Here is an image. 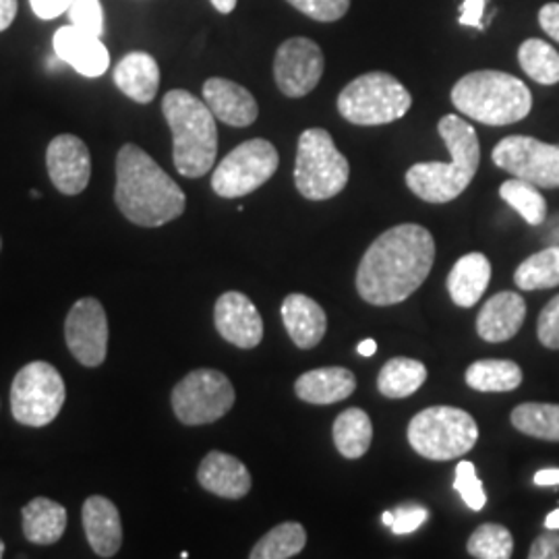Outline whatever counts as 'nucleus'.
I'll return each instance as SVG.
<instances>
[{
    "instance_id": "1",
    "label": "nucleus",
    "mask_w": 559,
    "mask_h": 559,
    "mask_svg": "<svg viewBox=\"0 0 559 559\" xmlns=\"http://www.w3.org/2000/svg\"><path fill=\"white\" fill-rule=\"evenodd\" d=\"M436 240L420 224H399L371 242L357 270L360 299L388 307L417 293L431 274Z\"/></svg>"
},
{
    "instance_id": "2",
    "label": "nucleus",
    "mask_w": 559,
    "mask_h": 559,
    "mask_svg": "<svg viewBox=\"0 0 559 559\" xmlns=\"http://www.w3.org/2000/svg\"><path fill=\"white\" fill-rule=\"evenodd\" d=\"M115 201L127 221L143 228L177 221L187 207L179 185L135 143H124L117 156Z\"/></svg>"
},
{
    "instance_id": "3",
    "label": "nucleus",
    "mask_w": 559,
    "mask_h": 559,
    "mask_svg": "<svg viewBox=\"0 0 559 559\" xmlns=\"http://www.w3.org/2000/svg\"><path fill=\"white\" fill-rule=\"evenodd\" d=\"M438 131L452 160L420 162L406 173L408 189L427 203H448L460 198L475 179L480 164L479 138L471 122L448 115L440 120Z\"/></svg>"
},
{
    "instance_id": "4",
    "label": "nucleus",
    "mask_w": 559,
    "mask_h": 559,
    "mask_svg": "<svg viewBox=\"0 0 559 559\" xmlns=\"http://www.w3.org/2000/svg\"><path fill=\"white\" fill-rule=\"evenodd\" d=\"M162 112L173 131L177 170L187 179L207 175L218 154V127L207 104L187 90H173L162 100Z\"/></svg>"
},
{
    "instance_id": "5",
    "label": "nucleus",
    "mask_w": 559,
    "mask_h": 559,
    "mask_svg": "<svg viewBox=\"0 0 559 559\" xmlns=\"http://www.w3.org/2000/svg\"><path fill=\"white\" fill-rule=\"evenodd\" d=\"M452 102L460 115L468 119L489 127H506L528 117L533 94L519 78L485 69L464 75L452 90Z\"/></svg>"
},
{
    "instance_id": "6",
    "label": "nucleus",
    "mask_w": 559,
    "mask_h": 559,
    "mask_svg": "<svg viewBox=\"0 0 559 559\" xmlns=\"http://www.w3.org/2000/svg\"><path fill=\"white\" fill-rule=\"evenodd\" d=\"M477 440V420L456 406H429L408 425L411 448L423 459L436 462L464 456Z\"/></svg>"
},
{
    "instance_id": "7",
    "label": "nucleus",
    "mask_w": 559,
    "mask_h": 559,
    "mask_svg": "<svg viewBox=\"0 0 559 559\" xmlns=\"http://www.w3.org/2000/svg\"><path fill=\"white\" fill-rule=\"evenodd\" d=\"M413 106L411 92L394 75L365 73L350 81L338 96V112L353 124L378 127L402 119Z\"/></svg>"
},
{
    "instance_id": "8",
    "label": "nucleus",
    "mask_w": 559,
    "mask_h": 559,
    "mask_svg": "<svg viewBox=\"0 0 559 559\" xmlns=\"http://www.w3.org/2000/svg\"><path fill=\"white\" fill-rule=\"evenodd\" d=\"M350 179V164L342 156L325 129L300 133L295 185L305 200L325 201L344 191Z\"/></svg>"
},
{
    "instance_id": "9",
    "label": "nucleus",
    "mask_w": 559,
    "mask_h": 559,
    "mask_svg": "<svg viewBox=\"0 0 559 559\" xmlns=\"http://www.w3.org/2000/svg\"><path fill=\"white\" fill-rule=\"evenodd\" d=\"M67 400L59 369L46 360L25 365L11 385V413L21 425L46 427L59 417Z\"/></svg>"
},
{
    "instance_id": "10",
    "label": "nucleus",
    "mask_w": 559,
    "mask_h": 559,
    "mask_svg": "<svg viewBox=\"0 0 559 559\" xmlns=\"http://www.w3.org/2000/svg\"><path fill=\"white\" fill-rule=\"evenodd\" d=\"M278 150L267 140H249L235 147L216 166L212 189L224 200H239L258 191L276 175Z\"/></svg>"
},
{
    "instance_id": "11",
    "label": "nucleus",
    "mask_w": 559,
    "mask_h": 559,
    "mask_svg": "<svg viewBox=\"0 0 559 559\" xmlns=\"http://www.w3.org/2000/svg\"><path fill=\"white\" fill-rule=\"evenodd\" d=\"M173 411L182 425H207L235 406V385L216 369H195L175 385Z\"/></svg>"
},
{
    "instance_id": "12",
    "label": "nucleus",
    "mask_w": 559,
    "mask_h": 559,
    "mask_svg": "<svg viewBox=\"0 0 559 559\" xmlns=\"http://www.w3.org/2000/svg\"><path fill=\"white\" fill-rule=\"evenodd\" d=\"M491 158L501 170L543 189L559 187V145L543 143L528 135L501 140Z\"/></svg>"
},
{
    "instance_id": "13",
    "label": "nucleus",
    "mask_w": 559,
    "mask_h": 559,
    "mask_svg": "<svg viewBox=\"0 0 559 559\" xmlns=\"http://www.w3.org/2000/svg\"><path fill=\"white\" fill-rule=\"evenodd\" d=\"M325 59L320 46L309 38H288L280 44L274 59V80L286 98L311 94L323 75Z\"/></svg>"
},
{
    "instance_id": "14",
    "label": "nucleus",
    "mask_w": 559,
    "mask_h": 559,
    "mask_svg": "<svg viewBox=\"0 0 559 559\" xmlns=\"http://www.w3.org/2000/svg\"><path fill=\"white\" fill-rule=\"evenodd\" d=\"M64 340L83 367H100L108 353V318L98 299H80L64 321Z\"/></svg>"
},
{
    "instance_id": "15",
    "label": "nucleus",
    "mask_w": 559,
    "mask_h": 559,
    "mask_svg": "<svg viewBox=\"0 0 559 559\" xmlns=\"http://www.w3.org/2000/svg\"><path fill=\"white\" fill-rule=\"evenodd\" d=\"M46 166L52 185L62 195H80L92 177V156L87 145L69 133L50 141L46 150Z\"/></svg>"
},
{
    "instance_id": "16",
    "label": "nucleus",
    "mask_w": 559,
    "mask_h": 559,
    "mask_svg": "<svg viewBox=\"0 0 559 559\" xmlns=\"http://www.w3.org/2000/svg\"><path fill=\"white\" fill-rule=\"evenodd\" d=\"M214 323L222 338L242 350L260 346L263 340V320L255 302L237 290L224 293L216 300Z\"/></svg>"
},
{
    "instance_id": "17",
    "label": "nucleus",
    "mask_w": 559,
    "mask_h": 559,
    "mask_svg": "<svg viewBox=\"0 0 559 559\" xmlns=\"http://www.w3.org/2000/svg\"><path fill=\"white\" fill-rule=\"evenodd\" d=\"M55 55L83 78H100L110 67V55L100 36L87 34L73 25L60 27L55 34Z\"/></svg>"
},
{
    "instance_id": "18",
    "label": "nucleus",
    "mask_w": 559,
    "mask_h": 559,
    "mask_svg": "<svg viewBox=\"0 0 559 559\" xmlns=\"http://www.w3.org/2000/svg\"><path fill=\"white\" fill-rule=\"evenodd\" d=\"M203 102L216 119L230 127H249L260 117V106L239 83L212 78L203 83Z\"/></svg>"
},
{
    "instance_id": "19",
    "label": "nucleus",
    "mask_w": 559,
    "mask_h": 559,
    "mask_svg": "<svg viewBox=\"0 0 559 559\" xmlns=\"http://www.w3.org/2000/svg\"><path fill=\"white\" fill-rule=\"evenodd\" d=\"M81 519L92 551L98 558H115L122 545L119 508L104 496H92L83 503Z\"/></svg>"
},
{
    "instance_id": "20",
    "label": "nucleus",
    "mask_w": 559,
    "mask_h": 559,
    "mask_svg": "<svg viewBox=\"0 0 559 559\" xmlns=\"http://www.w3.org/2000/svg\"><path fill=\"white\" fill-rule=\"evenodd\" d=\"M198 480L205 491L224 500H240L251 491V473L247 466L218 450L201 460Z\"/></svg>"
},
{
    "instance_id": "21",
    "label": "nucleus",
    "mask_w": 559,
    "mask_h": 559,
    "mask_svg": "<svg viewBox=\"0 0 559 559\" xmlns=\"http://www.w3.org/2000/svg\"><path fill=\"white\" fill-rule=\"evenodd\" d=\"M526 318V302L519 293L503 290L487 300L480 309L477 332L480 338L491 344H500L514 338Z\"/></svg>"
},
{
    "instance_id": "22",
    "label": "nucleus",
    "mask_w": 559,
    "mask_h": 559,
    "mask_svg": "<svg viewBox=\"0 0 559 559\" xmlns=\"http://www.w3.org/2000/svg\"><path fill=\"white\" fill-rule=\"evenodd\" d=\"M282 321L288 336L300 350L316 348L328 330V316L320 302L299 293L288 295L282 302Z\"/></svg>"
},
{
    "instance_id": "23",
    "label": "nucleus",
    "mask_w": 559,
    "mask_h": 559,
    "mask_svg": "<svg viewBox=\"0 0 559 559\" xmlns=\"http://www.w3.org/2000/svg\"><path fill=\"white\" fill-rule=\"evenodd\" d=\"M357 390V378L346 367H320L302 373L295 392L309 404H336L350 399Z\"/></svg>"
},
{
    "instance_id": "24",
    "label": "nucleus",
    "mask_w": 559,
    "mask_h": 559,
    "mask_svg": "<svg viewBox=\"0 0 559 559\" xmlns=\"http://www.w3.org/2000/svg\"><path fill=\"white\" fill-rule=\"evenodd\" d=\"M115 83L138 104H150L160 87V67L147 52H131L115 67Z\"/></svg>"
},
{
    "instance_id": "25",
    "label": "nucleus",
    "mask_w": 559,
    "mask_h": 559,
    "mask_svg": "<svg viewBox=\"0 0 559 559\" xmlns=\"http://www.w3.org/2000/svg\"><path fill=\"white\" fill-rule=\"evenodd\" d=\"M491 280V263L483 253H466L448 276L450 297L459 307H475Z\"/></svg>"
},
{
    "instance_id": "26",
    "label": "nucleus",
    "mask_w": 559,
    "mask_h": 559,
    "mask_svg": "<svg viewBox=\"0 0 559 559\" xmlns=\"http://www.w3.org/2000/svg\"><path fill=\"white\" fill-rule=\"evenodd\" d=\"M21 519L23 535L34 545H55L67 528V510L48 498H36L23 506Z\"/></svg>"
},
{
    "instance_id": "27",
    "label": "nucleus",
    "mask_w": 559,
    "mask_h": 559,
    "mask_svg": "<svg viewBox=\"0 0 559 559\" xmlns=\"http://www.w3.org/2000/svg\"><path fill=\"white\" fill-rule=\"evenodd\" d=\"M334 443L344 459H362L373 440V425L365 411L360 408H346L340 413L338 419L334 420Z\"/></svg>"
},
{
    "instance_id": "28",
    "label": "nucleus",
    "mask_w": 559,
    "mask_h": 559,
    "mask_svg": "<svg viewBox=\"0 0 559 559\" xmlns=\"http://www.w3.org/2000/svg\"><path fill=\"white\" fill-rule=\"evenodd\" d=\"M425 381H427V367L420 360L396 357L381 367L378 390L385 399H408Z\"/></svg>"
},
{
    "instance_id": "29",
    "label": "nucleus",
    "mask_w": 559,
    "mask_h": 559,
    "mask_svg": "<svg viewBox=\"0 0 559 559\" xmlns=\"http://www.w3.org/2000/svg\"><path fill=\"white\" fill-rule=\"evenodd\" d=\"M464 380L477 392H512L522 383V369L514 360L483 359L466 369Z\"/></svg>"
},
{
    "instance_id": "30",
    "label": "nucleus",
    "mask_w": 559,
    "mask_h": 559,
    "mask_svg": "<svg viewBox=\"0 0 559 559\" xmlns=\"http://www.w3.org/2000/svg\"><path fill=\"white\" fill-rule=\"evenodd\" d=\"M512 425L537 440L559 441V404L524 402L512 411Z\"/></svg>"
},
{
    "instance_id": "31",
    "label": "nucleus",
    "mask_w": 559,
    "mask_h": 559,
    "mask_svg": "<svg viewBox=\"0 0 559 559\" xmlns=\"http://www.w3.org/2000/svg\"><path fill=\"white\" fill-rule=\"evenodd\" d=\"M307 545V531L300 522H282L263 535L251 549V559H288L299 556Z\"/></svg>"
},
{
    "instance_id": "32",
    "label": "nucleus",
    "mask_w": 559,
    "mask_h": 559,
    "mask_svg": "<svg viewBox=\"0 0 559 559\" xmlns=\"http://www.w3.org/2000/svg\"><path fill=\"white\" fill-rule=\"evenodd\" d=\"M514 282L522 290L559 286V247H547L522 261L514 272Z\"/></svg>"
},
{
    "instance_id": "33",
    "label": "nucleus",
    "mask_w": 559,
    "mask_h": 559,
    "mask_svg": "<svg viewBox=\"0 0 559 559\" xmlns=\"http://www.w3.org/2000/svg\"><path fill=\"white\" fill-rule=\"evenodd\" d=\"M519 62L522 71L540 85L559 83V55L551 44L539 38L522 41Z\"/></svg>"
},
{
    "instance_id": "34",
    "label": "nucleus",
    "mask_w": 559,
    "mask_h": 559,
    "mask_svg": "<svg viewBox=\"0 0 559 559\" xmlns=\"http://www.w3.org/2000/svg\"><path fill=\"white\" fill-rule=\"evenodd\" d=\"M500 198L531 226H539L547 218V201L533 182L516 177L506 180L500 187Z\"/></svg>"
},
{
    "instance_id": "35",
    "label": "nucleus",
    "mask_w": 559,
    "mask_h": 559,
    "mask_svg": "<svg viewBox=\"0 0 559 559\" xmlns=\"http://www.w3.org/2000/svg\"><path fill=\"white\" fill-rule=\"evenodd\" d=\"M512 551H514L512 533L496 522L480 524L468 539V554L473 558L508 559L512 558Z\"/></svg>"
},
{
    "instance_id": "36",
    "label": "nucleus",
    "mask_w": 559,
    "mask_h": 559,
    "mask_svg": "<svg viewBox=\"0 0 559 559\" xmlns=\"http://www.w3.org/2000/svg\"><path fill=\"white\" fill-rule=\"evenodd\" d=\"M454 489L459 491L462 501L473 510L480 512L487 503V493L483 489V483L477 477V468L473 462L462 460L456 466V477H454Z\"/></svg>"
},
{
    "instance_id": "37",
    "label": "nucleus",
    "mask_w": 559,
    "mask_h": 559,
    "mask_svg": "<svg viewBox=\"0 0 559 559\" xmlns=\"http://www.w3.org/2000/svg\"><path fill=\"white\" fill-rule=\"evenodd\" d=\"M67 13L73 27L94 36H100L104 32V11H102L100 0H73Z\"/></svg>"
},
{
    "instance_id": "38",
    "label": "nucleus",
    "mask_w": 559,
    "mask_h": 559,
    "mask_svg": "<svg viewBox=\"0 0 559 559\" xmlns=\"http://www.w3.org/2000/svg\"><path fill=\"white\" fill-rule=\"evenodd\" d=\"M309 20L332 23L340 21L350 9V0H286Z\"/></svg>"
},
{
    "instance_id": "39",
    "label": "nucleus",
    "mask_w": 559,
    "mask_h": 559,
    "mask_svg": "<svg viewBox=\"0 0 559 559\" xmlns=\"http://www.w3.org/2000/svg\"><path fill=\"white\" fill-rule=\"evenodd\" d=\"M539 342L549 350H559V295L549 300L537 321Z\"/></svg>"
},
{
    "instance_id": "40",
    "label": "nucleus",
    "mask_w": 559,
    "mask_h": 559,
    "mask_svg": "<svg viewBox=\"0 0 559 559\" xmlns=\"http://www.w3.org/2000/svg\"><path fill=\"white\" fill-rule=\"evenodd\" d=\"M429 519V510L423 506H400L394 510V524L390 526V531L394 535H408L415 533L425 520Z\"/></svg>"
},
{
    "instance_id": "41",
    "label": "nucleus",
    "mask_w": 559,
    "mask_h": 559,
    "mask_svg": "<svg viewBox=\"0 0 559 559\" xmlns=\"http://www.w3.org/2000/svg\"><path fill=\"white\" fill-rule=\"evenodd\" d=\"M485 7H487V0H462V4H460V25L485 29L487 27V23L483 21Z\"/></svg>"
},
{
    "instance_id": "42",
    "label": "nucleus",
    "mask_w": 559,
    "mask_h": 559,
    "mask_svg": "<svg viewBox=\"0 0 559 559\" xmlns=\"http://www.w3.org/2000/svg\"><path fill=\"white\" fill-rule=\"evenodd\" d=\"M528 558L531 559H559V535H540L535 539V543L531 545V551H528Z\"/></svg>"
},
{
    "instance_id": "43",
    "label": "nucleus",
    "mask_w": 559,
    "mask_h": 559,
    "mask_svg": "<svg viewBox=\"0 0 559 559\" xmlns=\"http://www.w3.org/2000/svg\"><path fill=\"white\" fill-rule=\"evenodd\" d=\"M71 2H73V0H29L34 13H36L40 20L46 21L60 17V15L69 9Z\"/></svg>"
},
{
    "instance_id": "44",
    "label": "nucleus",
    "mask_w": 559,
    "mask_h": 559,
    "mask_svg": "<svg viewBox=\"0 0 559 559\" xmlns=\"http://www.w3.org/2000/svg\"><path fill=\"white\" fill-rule=\"evenodd\" d=\"M539 23L545 34L559 41V2H549L540 9Z\"/></svg>"
},
{
    "instance_id": "45",
    "label": "nucleus",
    "mask_w": 559,
    "mask_h": 559,
    "mask_svg": "<svg viewBox=\"0 0 559 559\" xmlns=\"http://www.w3.org/2000/svg\"><path fill=\"white\" fill-rule=\"evenodd\" d=\"M17 15V0H0V32L11 27Z\"/></svg>"
},
{
    "instance_id": "46",
    "label": "nucleus",
    "mask_w": 559,
    "mask_h": 559,
    "mask_svg": "<svg viewBox=\"0 0 559 559\" xmlns=\"http://www.w3.org/2000/svg\"><path fill=\"white\" fill-rule=\"evenodd\" d=\"M535 485L537 487H558L559 468H543L535 475Z\"/></svg>"
},
{
    "instance_id": "47",
    "label": "nucleus",
    "mask_w": 559,
    "mask_h": 559,
    "mask_svg": "<svg viewBox=\"0 0 559 559\" xmlns=\"http://www.w3.org/2000/svg\"><path fill=\"white\" fill-rule=\"evenodd\" d=\"M360 357H373L378 353V342L373 338L362 340L357 348Z\"/></svg>"
},
{
    "instance_id": "48",
    "label": "nucleus",
    "mask_w": 559,
    "mask_h": 559,
    "mask_svg": "<svg viewBox=\"0 0 559 559\" xmlns=\"http://www.w3.org/2000/svg\"><path fill=\"white\" fill-rule=\"evenodd\" d=\"M212 4H214V9L222 13V15H228V13H233L235 11V7H237V0H212Z\"/></svg>"
},
{
    "instance_id": "49",
    "label": "nucleus",
    "mask_w": 559,
    "mask_h": 559,
    "mask_svg": "<svg viewBox=\"0 0 559 559\" xmlns=\"http://www.w3.org/2000/svg\"><path fill=\"white\" fill-rule=\"evenodd\" d=\"M545 528H547V531H559V508L558 510H554L551 514H547Z\"/></svg>"
},
{
    "instance_id": "50",
    "label": "nucleus",
    "mask_w": 559,
    "mask_h": 559,
    "mask_svg": "<svg viewBox=\"0 0 559 559\" xmlns=\"http://www.w3.org/2000/svg\"><path fill=\"white\" fill-rule=\"evenodd\" d=\"M381 522H383L385 526H392V524H394V512H383V516H381Z\"/></svg>"
},
{
    "instance_id": "51",
    "label": "nucleus",
    "mask_w": 559,
    "mask_h": 559,
    "mask_svg": "<svg viewBox=\"0 0 559 559\" xmlns=\"http://www.w3.org/2000/svg\"><path fill=\"white\" fill-rule=\"evenodd\" d=\"M4 556V543H2V539H0V558Z\"/></svg>"
},
{
    "instance_id": "52",
    "label": "nucleus",
    "mask_w": 559,
    "mask_h": 559,
    "mask_svg": "<svg viewBox=\"0 0 559 559\" xmlns=\"http://www.w3.org/2000/svg\"><path fill=\"white\" fill-rule=\"evenodd\" d=\"M0 249H2V240H0Z\"/></svg>"
}]
</instances>
